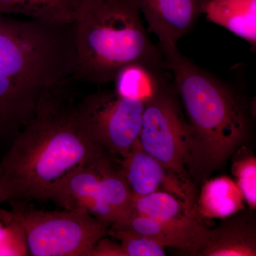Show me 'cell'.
Segmentation results:
<instances>
[{"label": "cell", "mask_w": 256, "mask_h": 256, "mask_svg": "<svg viewBox=\"0 0 256 256\" xmlns=\"http://www.w3.org/2000/svg\"><path fill=\"white\" fill-rule=\"evenodd\" d=\"M73 68L64 26L0 14V144L9 148L44 95L68 80Z\"/></svg>", "instance_id": "obj_2"}, {"label": "cell", "mask_w": 256, "mask_h": 256, "mask_svg": "<svg viewBox=\"0 0 256 256\" xmlns=\"http://www.w3.org/2000/svg\"><path fill=\"white\" fill-rule=\"evenodd\" d=\"M8 217H9V212L0 210V220L3 224L6 223V220H8Z\"/></svg>", "instance_id": "obj_22"}, {"label": "cell", "mask_w": 256, "mask_h": 256, "mask_svg": "<svg viewBox=\"0 0 256 256\" xmlns=\"http://www.w3.org/2000/svg\"><path fill=\"white\" fill-rule=\"evenodd\" d=\"M99 193L90 210L96 220L110 226L132 212L134 196L120 169L112 164L111 156L102 162Z\"/></svg>", "instance_id": "obj_12"}, {"label": "cell", "mask_w": 256, "mask_h": 256, "mask_svg": "<svg viewBox=\"0 0 256 256\" xmlns=\"http://www.w3.org/2000/svg\"><path fill=\"white\" fill-rule=\"evenodd\" d=\"M102 162L97 164L79 166L69 172L52 190L48 200L65 210L82 207L89 212L98 195L100 181L99 166Z\"/></svg>", "instance_id": "obj_14"}, {"label": "cell", "mask_w": 256, "mask_h": 256, "mask_svg": "<svg viewBox=\"0 0 256 256\" xmlns=\"http://www.w3.org/2000/svg\"><path fill=\"white\" fill-rule=\"evenodd\" d=\"M134 197L146 196L154 192L171 194L196 210V197L190 178L171 172L158 160L134 143L120 166Z\"/></svg>", "instance_id": "obj_8"}, {"label": "cell", "mask_w": 256, "mask_h": 256, "mask_svg": "<svg viewBox=\"0 0 256 256\" xmlns=\"http://www.w3.org/2000/svg\"><path fill=\"white\" fill-rule=\"evenodd\" d=\"M207 21L225 28L256 47V0H206Z\"/></svg>", "instance_id": "obj_13"}, {"label": "cell", "mask_w": 256, "mask_h": 256, "mask_svg": "<svg viewBox=\"0 0 256 256\" xmlns=\"http://www.w3.org/2000/svg\"><path fill=\"white\" fill-rule=\"evenodd\" d=\"M132 213L158 220H170L184 216L200 218L194 208L178 197L162 191L134 197Z\"/></svg>", "instance_id": "obj_18"}, {"label": "cell", "mask_w": 256, "mask_h": 256, "mask_svg": "<svg viewBox=\"0 0 256 256\" xmlns=\"http://www.w3.org/2000/svg\"><path fill=\"white\" fill-rule=\"evenodd\" d=\"M94 256H124L120 245L110 242L108 239L102 238L98 242L92 250Z\"/></svg>", "instance_id": "obj_21"}, {"label": "cell", "mask_w": 256, "mask_h": 256, "mask_svg": "<svg viewBox=\"0 0 256 256\" xmlns=\"http://www.w3.org/2000/svg\"><path fill=\"white\" fill-rule=\"evenodd\" d=\"M244 202L234 180L218 176L204 182L196 202V213L198 218L224 220L244 210Z\"/></svg>", "instance_id": "obj_15"}, {"label": "cell", "mask_w": 256, "mask_h": 256, "mask_svg": "<svg viewBox=\"0 0 256 256\" xmlns=\"http://www.w3.org/2000/svg\"><path fill=\"white\" fill-rule=\"evenodd\" d=\"M206 0H134L162 54L178 50L180 40L204 14Z\"/></svg>", "instance_id": "obj_10"}, {"label": "cell", "mask_w": 256, "mask_h": 256, "mask_svg": "<svg viewBox=\"0 0 256 256\" xmlns=\"http://www.w3.org/2000/svg\"><path fill=\"white\" fill-rule=\"evenodd\" d=\"M242 152L240 148L234 153L232 173L235 176L237 186L242 192L244 201L250 210L256 208V158L247 150Z\"/></svg>", "instance_id": "obj_19"}, {"label": "cell", "mask_w": 256, "mask_h": 256, "mask_svg": "<svg viewBox=\"0 0 256 256\" xmlns=\"http://www.w3.org/2000/svg\"><path fill=\"white\" fill-rule=\"evenodd\" d=\"M73 80L44 95L33 118L0 161V205L47 201L69 172L111 156L96 142L82 118L70 88Z\"/></svg>", "instance_id": "obj_1"}, {"label": "cell", "mask_w": 256, "mask_h": 256, "mask_svg": "<svg viewBox=\"0 0 256 256\" xmlns=\"http://www.w3.org/2000/svg\"><path fill=\"white\" fill-rule=\"evenodd\" d=\"M200 256H256V226L252 215L240 210L210 229Z\"/></svg>", "instance_id": "obj_11"}, {"label": "cell", "mask_w": 256, "mask_h": 256, "mask_svg": "<svg viewBox=\"0 0 256 256\" xmlns=\"http://www.w3.org/2000/svg\"><path fill=\"white\" fill-rule=\"evenodd\" d=\"M74 80L105 85L132 63L168 74L164 56L151 41L134 0H84L74 22Z\"/></svg>", "instance_id": "obj_4"}, {"label": "cell", "mask_w": 256, "mask_h": 256, "mask_svg": "<svg viewBox=\"0 0 256 256\" xmlns=\"http://www.w3.org/2000/svg\"><path fill=\"white\" fill-rule=\"evenodd\" d=\"M138 141L166 169L188 178L192 130L184 116L174 84L166 82L144 102Z\"/></svg>", "instance_id": "obj_6"}, {"label": "cell", "mask_w": 256, "mask_h": 256, "mask_svg": "<svg viewBox=\"0 0 256 256\" xmlns=\"http://www.w3.org/2000/svg\"><path fill=\"white\" fill-rule=\"evenodd\" d=\"M84 0H0V14L56 24L74 23Z\"/></svg>", "instance_id": "obj_16"}, {"label": "cell", "mask_w": 256, "mask_h": 256, "mask_svg": "<svg viewBox=\"0 0 256 256\" xmlns=\"http://www.w3.org/2000/svg\"><path fill=\"white\" fill-rule=\"evenodd\" d=\"M77 106L96 142L109 156L126 158L138 140L144 102L105 89L85 96Z\"/></svg>", "instance_id": "obj_7"}, {"label": "cell", "mask_w": 256, "mask_h": 256, "mask_svg": "<svg viewBox=\"0 0 256 256\" xmlns=\"http://www.w3.org/2000/svg\"><path fill=\"white\" fill-rule=\"evenodd\" d=\"M110 234L120 242L124 256H165L164 247L152 239L128 230L111 229Z\"/></svg>", "instance_id": "obj_20"}, {"label": "cell", "mask_w": 256, "mask_h": 256, "mask_svg": "<svg viewBox=\"0 0 256 256\" xmlns=\"http://www.w3.org/2000/svg\"><path fill=\"white\" fill-rule=\"evenodd\" d=\"M111 229L131 230L152 239L162 246L172 248L192 256H200L210 230L201 220L194 217L158 220L134 213L114 222Z\"/></svg>", "instance_id": "obj_9"}, {"label": "cell", "mask_w": 256, "mask_h": 256, "mask_svg": "<svg viewBox=\"0 0 256 256\" xmlns=\"http://www.w3.org/2000/svg\"><path fill=\"white\" fill-rule=\"evenodd\" d=\"M168 74H162L144 64L124 66L116 74L114 90L119 96L146 102L169 82Z\"/></svg>", "instance_id": "obj_17"}, {"label": "cell", "mask_w": 256, "mask_h": 256, "mask_svg": "<svg viewBox=\"0 0 256 256\" xmlns=\"http://www.w3.org/2000/svg\"><path fill=\"white\" fill-rule=\"evenodd\" d=\"M8 225L24 238L33 256H88L110 226L92 216L85 208L50 212L15 207Z\"/></svg>", "instance_id": "obj_5"}, {"label": "cell", "mask_w": 256, "mask_h": 256, "mask_svg": "<svg viewBox=\"0 0 256 256\" xmlns=\"http://www.w3.org/2000/svg\"><path fill=\"white\" fill-rule=\"evenodd\" d=\"M163 56L192 130L188 174L204 182L247 142L252 129V107L235 88L178 50Z\"/></svg>", "instance_id": "obj_3"}]
</instances>
